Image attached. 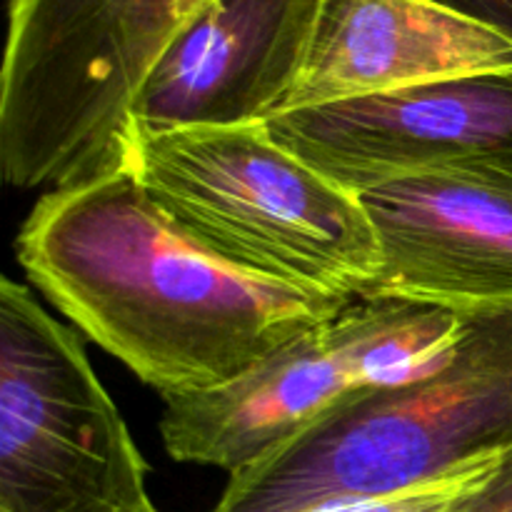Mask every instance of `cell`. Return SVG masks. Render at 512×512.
<instances>
[{
  "label": "cell",
  "instance_id": "cell-1",
  "mask_svg": "<svg viewBox=\"0 0 512 512\" xmlns=\"http://www.w3.org/2000/svg\"><path fill=\"white\" fill-rule=\"evenodd\" d=\"M15 253L65 318L165 400L233 383L353 300L215 258L160 213L123 163L48 190Z\"/></svg>",
  "mask_w": 512,
  "mask_h": 512
},
{
  "label": "cell",
  "instance_id": "cell-2",
  "mask_svg": "<svg viewBox=\"0 0 512 512\" xmlns=\"http://www.w3.org/2000/svg\"><path fill=\"white\" fill-rule=\"evenodd\" d=\"M512 448V305L463 313L428 373L360 390L260 463L230 475L213 512H313L388 498Z\"/></svg>",
  "mask_w": 512,
  "mask_h": 512
},
{
  "label": "cell",
  "instance_id": "cell-3",
  "mask_svg": "<svg viewBox=\"0 0 512 512\" xmlns=\"http://www.w3.org/2000/svg\"><path fill=\"white\" fill-rule=\"evenodd\" d=\"M120 163L175 228L233 268L335 298L378 288L380 245L360 198L268 123L133 130Z\"/></svg>",
  "mask_w": 512,
  "mask_h": 512
},
{
  "label": "cell",
  "instance_id": "cell-4",
  "mask_svg": "<svg viewBox=\"0 0 512 512\" xmlns=\"http://www.w3.org/2000/svg\"><path fill=\"white\" fill-rule=\"evenodd\" d=\"M205 0H8L0 170L63 188L120 163L133 103Z\"/></svg>",
  "mask_w": 512,
  "mask_h": 512
},
{
  "label": "cell",
  "instance_id": "cell-5",
  "mask_svg": "<svg viewBox=\"0 0 512 512\" xmlns=\"http://www.w3.org/2000/svg\"><path fill=\"white\" fill-rule=\"evenodd\" d=\"M463 313L395 295H358L223 388L165 400L160 435L178 463L228 475L298 438L348 395L438 368Z\"/></svg>",
  "mask_w": 512,
  "mask_h": 512
},
{
  "label": "cell",
  "instance_id": "cell-6",
  "mask_svg": "<svg viewBox=\"0 0 512 512\" xmlns=\"http://www.w3.org/2000/svg\"><path fill=\"white\" fill-rule=\"evenodd\" d=\"M145 480L78 335L0 280V512H150Z\"/></svg>",
  "mask_w": 512,
  "mask_h": 512
},
{
  "label": "cell",
  "instance_id": "cell-7",
  "mask_svg": "<svg viewBox=\"0 0 512 512\" xmlns=\"http://www.w3.org/2000/svg\"><path fill=\"white\" fill-rule=\"evenodd\" d=\"M268 128L355 195L425 175L512 183V73L288 110Z\"/></svg>",
  "mask_w": 512,
  "mask_h": 512
},
{
  "label": "cell",
  "instance_id": "cell-8",
  "mask_svg": "<svg viewBox=\"0 0 512 512\" xmlns=\"http://www.w3.org/2000/svg\"><path fill=\"white\" fill-rule=\"evenodd\" d=\"M323 8L325 0H205L145 78L130 133L268 123L285 113Z\"/></svg>",
  "mask_w": 512,
  "mask_h": 512
},
{
  "label": "cell",
  "instance_id": "cell-9",
  "mask_svg": "<svg viewBox=\"0 0 512 512\" xmlns=\"http://www.w3.org/2000/svg\"><path fill=\"white\" fill-rule=\"evenodd\" d=\"M380 245L375 293L453 313L512 305V183L425 175L358 195Z\"/></svg>",
  "mask_w": 512,
  "mask_h": 512
},
{
  "label": "cell",
  "instance_id": "cell-10",
  "mask_svg": "<svg viewBox=\"0 0 512 512\" xmlns=\"http://www.w3.org/2000/svg\"><path fill=\"white\" fill-rule=\"evenodd\" d=\"M512 73V40L430 0H325L288 110Z\"/></svg>",
  "mask_w": 512,
  "mask_h": 512
},
{
  "label": "cell",
  "instance_id": "cell-11",
  "mask_svg": "<svg viewBox=\"0 0 512 512\" xmlns=\"http://www.w3.org/2000/svg\"><path fill=\"white\" fill-rule=\"evenodd\" d=\"M498 458L488 460V463L478 465V468L468 470V473H460L455 475V478L425 485V488L408 490V493L388 495V498L375 500H358V503L328 505V508H320L313 512H448L453 500L458 498L465 488H470L475 480L483 478V475L493 468Z\"/></svg>",
  "mask_w": 512,
  "mask_h": 512
},
{
  "label": "cell",
  "instance_id": "cell-12",
  "mask_svg": "<svg viewBox=\"0 0 512 512\" xmlns=\"http://www.w3.org/2000/svg\"><path fill=\"white\" fill-rule=\"evenodd\" d=\"M448 512H512V448L500 453L493 468L465 488Z\"/></svg>",
  "mask_w": 512,
  "mask_h": 512
},
{
  "label": "cell",
  "instance_id": "cell-13",
  "mask_svg": "<svg viewBox=\"0 0 512 512\" xmlns=\"http://www.w3.org/2000/svg\"><path fill=\"white\" fill-rule=\"evenodd\" d=\"M512 40V0H430Z\"/></svg>",
  "mask_w": 512,
  "mask_h": 512
},
{
  "label": "cell",
  "instance_id": "cell-14",
  "mask_svg": "<svg viewBox=\"0 0 512 512\" xmlns=\"http://www.w3.org/2000/svg\"><path fill=\"white\" fill-rule=\"evenodd\" d=\"M150 512H160V510H158V508H153V510H150Z\"/></svg>",
  "mask_w": 512,
  "mask_h": 512
}]
</instances>
